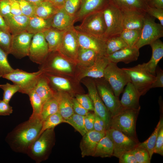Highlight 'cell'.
Instances as JSON below:
<instances>
[{
  "instance_id": "6da1fadb",
  "label": "cell",
  "mask_w": 163,
  "mask_h": 163,
  "mask_svg": "<svg viewBox=\"0 0 163 163\" xmlns=\"http://www.w3.org/2000/svg\"><path fill=\"white\" fill-rule=\"evenodd\" d=\"M43 121L41 117H30L16 126L7 135L5 141L16 152L26 154L31 144L38 136Z\"/></svg>"
},
{
  "instance_id": "7a4b0ae2",
  "label": "cell",
  "mask_w": 163,
  "mask_h": 163,
  "mask_svg": "<svg viewBox=\"0 0 163 163\" xmlns=\"http://www.w3.org/2000/svg\"><path fill=\"white\" fill-rule=\"evenodd\" d=\"M54 128L45 130L29 148L26 154L36 163L47 158L54 142Z\"/></svg>"
},
{
  "instance_id": "3957f363",
  "label": "cell",
  "mask_w": 163,
  "mask_h": 163,
  "mask_svg": "<svg viewBox=\"0 0 163 163\" xmlns=\"http://www.w3.org/2000/svg\"><path fill=\"white\" fill-rule=\"evenodd\" d=\"M140 110L124 108L118 114L111 117L110 128L117 130L139 142L136 134V124Z\"/></svg>"
},
{
  "instance_id": "277c9868",
  "label": "cell",
  "mask_w": 163,
  "mask_h": 163,
  "mask_svg": "<svg viewBox=\"0 0 163 163\" xmlns=\"http://www.w3.org/2000/svg\"><path fill=\"white\" fill-rule=\"evenodd\" d=\"M123 69L128 75L130 82L141 96L145 95L151 89L155 80V76L147 69L145 63Z\"/></svg>"
},
{
  "instance_id": "5b68a950",
  "label": "cell",
  "mask_w": 163,
  "mask_h": 163,
  "mask_svg": "<svg viewBox=\"0 0 163 163\" xmlns=\"http://www.w3.org/2000/svg\"><path fill=\"white\" fill-rule=\"evenodd\" d=\"M102 12L106 26L105 38L119 36L124 30L122 12L109 3Z\"/></svg>"
},
{
  "instance_id": "8992f818",
  "label": "cell",
  "mask_w": 163,
  "mask_h": 163,
  "mask_svg": "<svg viewBox=\"0 0 163 163\" xmlns=\"http://www.w3.org/2000/svg\"><path fill=\"white\" fill-rule=\"evenodd\" d=\"M43 73L39 70L36 72H28L16 69L2 77L18 85L20 88L19 92L28 94L34 90L39 77Z\"/></svg>"
},
{
  "instance_id": "52a82bcc",
  "label": "cell",
  "mask_w": 163,
  "mask_h": 163,
  "mask_svg": "<svg viewBox=\"0 0 163 163\" xmlns=\"http://www.w3.org/2000/svg\"><path fill=\"white\" fill-rule=\"evenodd\" d=\"M81 21L80 24L74 26L76 30L106 40V26L102 11L87 15Z\"/></svg>"
},
{
  "instance_id": "ba28073f",
  "label": "cell",
  "mask_w": 163,
  "mask_h": 163,
  "mask_svg": "<svg viewBox=\"0 0 163 163\" xmlns=\"http://www.w3.org/2000/svg\"><path fill=\"white\" fill-rule=\"evenodd\" d=\"M117 63L110 62L105 69L104 78L109 84L115 95L119 97L124 86L130 82L129 77Z\"/></svg>"
},
{
  "instance_id": "9c48e42d",
  "label": "cell",
  "mask_w": 163,
  "mask_h": 163,
  "mask_svg": "<svg viewBox=\"0 0 163 163\" xmlns=\"http://www.w3.org/2000/svg\"><path fill=\"white\" fill-rule=\"evenodd\" d=\"M163 37V26L146 12L140 38L134 46L139 49Z\"/></svg>"
},
{
  "instance_id": "30bf717a",
  "label": "cell",
  "mask_w": 163,
  "mask_h": 163,
  "mask_svg": "<svg viewBox=\"0 0 163 163\" xmlns=\"http://www.w3.org/2000/svg\"><path fill=\"white\" fill-rule=\"evenodd\" d=\"M105 81L97 80L95 82L99 96L112 117L121 112L124 108L119 97L115 95L109 84Z\"/></svg>"
},
{
  "instance_id": "8fae6325",
  "label": "cell",
  "mask_w": 163,
  "mask_h": 163,
  "mask_svg": "<svg viewBox=\"0 0 163 163\" xmlns=\"http://www.w3.org/2000/svg\"><path fill=\"white\" fill-rule=\"evenodd\" d=\"M105 133L113 142V156L118 158L124 152L130 151L137 146L139 142L113 128L108 129Z\"/></svg>"
},
{
  "instance_id": "7c38bea8",
  "label": "cell",
  "mask_w": 163,
  "mask_h": 163,
  "mask_svg": "<svg viewBox=\"0 0 163 163\" xmlns=\"http://www.w3.org/2000/svg\"><path fill=\"white\" fill-rule=\"evenodd\" d=\"M79 48L76 31L74 26L64 30L58 51L65 57L77 60Z\"/></svg>"
},
{
  "instance_id": "4fadbf2b",
  "label": "cell",
  "mask_w": 163,
  "mask_h": 163,
  "mask_svg": "<svg viewBox=\"0 0 163 163\" xmlns=\"http://www.w3.org/2000/svg\"><path fill=\"white\" fill-rule=\"evenodd\" d=\"M49 53L48 45L43 33L34 34L31 41L28 56L30 60L40 65Z\"/></svg>"
},
{
  "instance_id": "5bb4252c",
  "label": "cell",
  "mask_w": 163,
  "mask_h": 163,
  "mask_svg": "<svg viewBox=\"0 0 163 163\" xmlns=\"http://www.w3.org/2000/svg\"><path fill=\"white\" fill-rule=\"evenodd\" d=\"M85 84L88 90V95L93 102L94 113L104 121L107 130L110 127L111 117L109 112L99 96L95 82L91 81Z\"/></svg>"
},
{
  "instance_id": "9a60e30c",
  "label": "cell",
  "mask_w": 163,
  "mask_h": 163,
  "mask_svg": "<svg viewBox=\"0 0 163 163\" xmlns=\"http://www.w3.org/2000/svg\"><path fill=\"white\" fill-rule=\"evenodd\" d=\"M34 35L25 31L12 35L9 54L19 59L28 56Z\"/></svg>"
},
{
  "instance_id": "2e32d148",
  "label": "cell",
  "mask_w": 163,
  "mask_h": 163,
  "mask_svg": "<svg viewBox=\"0 0 163 163\" xmlns=\"http://www.w3.org/2000/svg\"><path fill=\"white\" fill-rule=\"evenodd\" d=\"M76 31L80 47L92 50L99 55L106 56L105 40L76 30Z\"/></svg>"
},
{
  "instance_id": "e0dca14e",
  "label": "cell",
  "mask_w": 163,
  "mask_h": 163,
  "mask_svg": "<svg viewBox=\"0 0 163 163\" xmlns=\"http://www.w3.org/2000/svg\"><path fill=\"white\" fill-rule=\"evenodd\" d=\"M105 135V133L93 130L83 136L80 144L82 157L93 156L98 143Z\"/></svg>"
},
{
  "instance_id": "ac0fdd59",
  "label": "cell",
  "mask_w": 163,
  "mask_h": 163,
  "mask_svg": "<svg viewBox=\"0 0 163 163\" xmlns=\"http://www.w3.org/2000/svg\"><path fill=\"white\" fill-rule=\"evenodd\" d=\"M109 3L108 0H82L75 17V22L81 21L89 14L102 11Z\"/></svg>"
},
{
  "instance_id": "d6986e66",
  "label": "cell",
  "mask_w": 163,
  "mask_h": 163,
  "mask_svg": "<svg viewBox=\"0 0 163 163\" xmlns=\"http://www.w3.org/2000/svg\"><path fill=\"white\" fill-rule=\"evenodd\" d=\"M141 96L133 84L129 82L126 85L120 102L124 109H140L139 99Z\"/></svg>"
},
{
  "instance_id": "ffe728a7",
  "label": "cell",
  "mask_w": 163,
  "mask_h": 163,
  "mask_svg": "<svg viewBox=\"0 0 163 163\" xmlns=\"http://www.w3.org/2000/svg\"><path fill=\"white\" fill-rule=\"evenodd\" d=\"M122 12L124 29L142 30L146 12L137 10H129Z\"/></svg>"
},
{
  "instance_id": "44dd1931",
  "label": "cell",
  "mask_w": 163,
  "mask_h": 163,
  "mask_svg": "<svg viewBox=\"0 0 163 163\" xmlns=\"http://www.w3.org/2000/svg\"><path fill=\"white\" fill-rule=\"evenodd\" d=\"M139 50L135 46L127 47L106 56L111 62L128 63L138 59L139 54Z\"/></svg>"
},
{
  "instance_id": "7402d4cb",
  "label": "cell",
  "mask_w": 163,
  "mask_h": 163,
  "mask_svg": "<svg viewBox=\"0 0 163 163\" xmlns=\"http://www.w3.org/2000/svg\"><path fill=\"white\" fill-rule=\"evenodd\" d=\"M110 62L106 56L98 55L94 63L84 71L82 77H88L96 79L104 78L105 69Z\"/></svg>"
},
{
  "instance_id": "603a6c76",
  "label": "cell",
  "mask_w": 163,
  "mask_h": 163,
  "mask_svg": "<svg viewBox=\"0 0 163 163\" xmlns=\"http://www.w3.org/2000/svg\"><path fill=\"white\" fill-rule=\"evenodd\" d=\"M75 23V18L68 14L63 7L52 17L51 27L64 31L73 28Z\"/></svg>"
},
{
  "instance_id": "cb8c5ba5",
  "label": "cell",
  "mask_w": 163,
  "mask_h": 163,
  "mask_svg": "<svg viewBox=\"0 0 163 163\" xmlns=\"http://www.w3.org/2000/svg\"><path fill=\"white\" fill-rule=\"evenodd\" d=\"M12 35L26 31L29 17L23 15L10 14L4 18Z\"/></svg>"
},
{
  "instance_id": "d4e9b609",
  "label": "cell",
  "mask_w": 163,
  "mask_h": 163,
  "mask_svg": "<svg viewBox=\"0 0 163 163\" xmlns=\"http://www.w3.org/2000/svg\"><path fill=\"white\" fill-rule=\"evenodd\" d=\"M152 49V55L150 60L145 63L147 69L152 74L155 75V71L158 63L163 57V43L158 39L150 45Z\"/></svg>"
},
{
  "instance_id": "484cf974",
  "label": "cell",
  "mask_w": 163,
  "mask_h": 163,
  "mask_svg": "<svg viewBox=\"0 0 163 163\" xmlns=\"http://www.w3.org/2000/svg\"><path fill=\"white\" fill-rule=\"evenodd\" d=\"M122 11L137 10L146 12L148 7L146 0H108Z\"/></svg>"
},
{
  "instance_id": "4316f807",
  "label": "cell",
  "mask_w": 163,
  "mask_h": 163,
  "mask_svg": "<svg viewBox=\"0 0 163 163\" xmlns=\"http://www.w3.org/2000/svg\"><path fill=\"white\" fill-rule=\"evenodd\" d=\"M64 31L51 27L43 32L47 43L49 52L58 51Z\"/></svg>"
},
{
  "instance_id": "83f0119b",
  "label": "cell",
  "mask_w": 163,
  "mask_h": 163,
  "mask_svg": "<svg viewBox=\"0 0 163 163\" xmlns=\"http://www.w3.org/2000/svg\"><path fill=\"white\" fill-rule=\"evenodd\" d=\"M49 81L43 73L39 77L34 91L40 98L43 104L56 93L50 87Z\"/></svg>"
},
{
  "instance_id": "f1b7e54d",
  "label": "cell",
  "mask_w": 163,
  "mask_h": 163,
  "mask_svg": "<svg viewBox=\"0 0 163 163\" xmlns=\"http://www.w3.org/2000/svg\"><path fill=\"white\" fill-rule=\"evenodd\" d=\"M52 18L46 19L35 15L29 17L26 31L33 34L43 32L51 27Z\"/></svg>"
},
{
  "instance_id": "f546056e",
  "label": "cell",
  "mask_w": 163,
  "mask_h": 163,
  "mask_svg": "<svg viewBox=\"0 0 163 163\" xmlns=\"http://www.w3.org/2000/svg\"><path fill=\"white\" fill-rule=\"evenodd\" d=\"M113 145L108 136L106 134L100 140L96 147L93 157L102 158L113 156Z\"/></svg>"
},
{
  "instance_id": "4dcf8cb0",
  "label": "cell",
  "mask_w": 163,
  "mask_h": 163,
  "mask_svg": "<svg viewBox=\"0 0 163 163\" xmlns=\"http://www.w3.org/2000/svg\"><path fill=\"white\" fill-rule=\"evenodd\" d=\"M35 4L34 15L44 19L52 18L59 9L47 1L44 0Z\"/></svg>"
},
{
  "instance_id": "1f68e13d",
  "label": "cell",
  "mask_w": 163,
  "mask_h": 163,
  "mask_svg": "<svg viewBox=\"0 0 163 163\" xmlns=\"http://www.w3.org/2000/svg\"><path fill=\"white\" fill-rule=\"evenodd\" d=\"M58 93V112L64 120H66L74 113L72 98L67 94L60 92Z\"/></svg>"
},
{
  "instance_id": "d6a6232c",
  "label": "cell",
  "mask_w": 163,
  "mask_h": 163,
  "mask_svg": "<svg viewBox=\"0 0 163 163\" xmlns=\"http://www.w3.org/2000/svg\"><path fill=\"white\" fill-rule=\"evenodd\" d=\"M58 111L59 93L56 92L52 97L43 103L41 118L43 121L49 116L58 112Z\"/></svg>"
},
{
  "instance_id": "836d02e7",
  "label": "cell",
  "mask_w": 163,
  "mask_h": 163,
  "mask_svg": "<svg viewBox=\"0 0 163 163\" xmlns=\"http://www.w3.org/2000/svg\"><path fill=\"white\" fill-rule=\"evenodd\" d=\"M156 127L150 136L145 141L142 142H139L137 146L146 149L148 152L151 159L154 153V149L158 133L161 127L163 126L162 117L160 118Z\"/></svg>"
},
{
  "instance_id": "e575fe53",
  "label": "cell",
  "mask_w": 163,
  "mask_h": 163,
  "mask_svg": "<svg viewBox=\"0 0 163 163\" xmlns=\"http://www.w3.org/2000/svg\"><path fill=\"white\" fill-rule=\"evenodd\" d=\"M127 47L126 43L120 36L109 38L105 41V56H107Z\"/></svg>"
},
{
  "instance_id": "d590c367",
  "label": "cell",
  "mask_w": 163,
  "mask_h": 163,
  "mask_svg": "<svg viewBox=\"0 0 163 163\" xmlns=\"http://www.w3.org/2000/svg\"><path fill=\"white\" fill-rule=\"evenodd\" d=\"M98 55L92 50L79 46L77 60L81 64L89 66L94 63Z\"/></svg>"
},
{
  "instance_id": "8d00e7d4",
  "label": "cell",
  "mask_w": 163,
  "mask_h": 163,
  "mask_svg": "<svg viewBox=\"0 0 163 163\" xmlns=\"http://www.w3.org/2000/svg\"><path fill=\"white\" fill-rule=\"evenodd\" d=\"M141 30L124 29L120 36L124 40L128 47H133L140 38Z\"/></svg>"
},
{
  "instance_id": "74e56055",
  "label": "cell",
  "mask_w": 163,
  "mask_h": 163,
  "mask_svg": "<svg viewBox=\"0 0 163 163\" xmlns=\"http://www.w3.org/2000/svg\"><path fill=\"white\" fill-rule=\"evenodd\" d=\"M64 123L72 126L82 136L88 132L85 125L84 116L74 113L69 118L64 120Z\"/></svg>"
},
{
  "instance_id": "f35d334b",
  "label": "cell",
  "mask_w": 163,
  "mask_h": 163,
  "mask_svg": "<svg viewBox=\"0 0 163 163\" xmlns=\"http://www.w3.org/2000/svg\"><path fill=\"white\" fill-rule=\"evenodd\" d=\"M44 74L49 82L57 90L63 91H68L71 90L70 83L66 79L57 75Z\"/></svg>"
},
{
  "instance_id": "ab89813d",
  "label": "cell",
  "mask_w": 163,
  "mask_h": 163,
  "mask_svg": "<svg viewBox=\"0 0 163 163\" xmlns=\"http://www.w3.org/2000/svg\"><path fill=\"white\" fill-rule=\"evenodd\" d=\"M27 95L29 96L33 109L32 113L30 117H40L43 105L40 98L34 90L30 92Z\"/></svg>"
},
{
  "instance_id": "60d3db41",
  "label": "cell",
  "mask_w": 163,
  "mask_h": 163,
  "mask_svg": "<svg viewBox=\"0 0 163 163\" xmlns=\"http://www.w3.org/2000/svg\"><path fill=\"white\" fill-rule=\"evenodd\" d=\"M64 120L59 112L49 116L43 121L42 128L38 136L45 130L54 128L59 124L64 123Z\"/></svg>"
},
{
  "instance_id": "b9f144b4",
  "label": "cell",
  "mask_w": 163,
  "mask_h": 163,
  "mask_svg": "<svg viewBox=\"0 0 163 163\" xmlns=\"http://www.w3.org/2000/svg\"><path fill=\"white\" fill-rule=\"evenodd\" d=\"M0 88L3 91V100L9 103L13 95L20 90L19 86L16 84L8 83L0 85Z\"/></svg>"
},
{
  "instance_id": "7bdbcfd3",
  "label": "cell",
  "mask_w": 163,
  "mask_h": 163,
  "mask_svg": "<svg viewBox=\"0 0 163 163\" xmlns=\"http://www.w3.org/2000/svg\"><path fill=\"white\" fill-rule=\"evenodd\" d=\"M130 151L135 157L137 163H150L149 153L145 149L137 146Z\"/></svg>"
},
{
  "instance_id": "ee69618b",
  "label": "cell",
  "mask_w": 163,
  "mask_h": 163,
  "mask_svg": "<svg viewBox=\"0 0 163 163\" xmlns=\"http://www.w3.org/2000/svg\"><path fill=\"white\" fill-rule=\"evenodd\" d=\"M12 35L8 31L0 29V48L9 54Z\"/></svg>"
},
{
  "instance_id": "f6af8a7d",
  "label": "cell",
  "mask_w": 163,
  "mask_h": 163,
  "mask_svg": "<svg viewBox=\"0 0 163 163\" xmlns=\"http://www.w3.org/2000/svg\"><path fill=\"white\" fill-rule=\"evenodd\" d=\"M8 54L0 48V75L2 76L10 73L14 69L8 61Z\"/></svg>"
},
{
  "instance_id": "bcb514c9",
  "label": "cell",
  "mask_w": 163,
  "mask_h": 163,
  "mask_svg": "<svg viewBox=\"0 0 163 163\" xmlns=\"http://www.w3.org/2000/svg\"><path fill=\"white\" fill-rule=\"evenodd\" d=\"M22 14L29 17L34 15L35 4L27 0H17Z\"/></svg>"
},
{
  "instance_id": "7dc6e473",
  "label": "cell",
  "mask_w": 163,
  "mask_h": 163,
  "mask_svg": "<svg viewBox=\"0 0 163 163\" xmlns=\"http://www.w3.org/2000/svg\"><path fill=\"white\" fill-rule=\"evenodd\" d=\"M81 0H65L63 8L68 14L75 17L80 7Z\"/></svg>"
},
{
  "instance_id": "c3c4849f",
  "label": "cell",
  "mask_w": 163,
  "mask_h": 163,
  "mask_svg": "<svg viewBox=\"0 0 163 163\" xmlns=\"http://www.w3.org/2000/svg\"><path fill=\"white\" fill-rule=\"evenodd\" d=\"M76 99L86 109L89 111H94L92 101L89 95L87 94L77 95Z\"/></svg>"
},
{
  "instance_id": "681fc988",
  "label": "cell",
  "mask_w": 163,
  "mask_h": 163,
  "mask_svg": "<svg viewBox=\"0 0 163 163\" xmlns=\"http://www.w3.org/2000/svg\"><path fill=\"white\" fill-rule=\"evenodd\" d=\"M154 153L163 155V126L158 131L154 149Z\"/></svg>"
},
{
  "instance_id": "f907efd6",
  "label": "cell",
  "mask_w": 163,
  "mask_h": 163,
  "mask_svg": "<svg viewBox=\"0 0 163 163\" xmlns=\"http://www.w3.org/2000/svg\"><path fill=\"white\" fill-rule=\"evenodd\" d=\"M146 13L151 16L157 19L163 26V8L148 7Z\"/></svg>"
},
{
  "instance_id": "816d5d0a",
  "label": "cell",
  "mask_w": 163,
  "mask_h": 163,
  "mask_svg": "<svg viewBox=\"0 0 163 163\" xmlns=\"http://www.w3.org/2000/svg\"><path fill=\"white\" fill-rule=\"evenodd\" d=\"M155 80L152 83L151 88L163 87V71L157 66L155 71Z\"/></svg>"
},
{
  "instance_id": "f5cc1de1",
  "label": "cell",
  "mask_w": 163,
  "mask_h": 163,
  "mask_svg": "<svg viewBox=\"0 0 163 163\" xmlns=\"http://www.w3.org/2000/svg\"><path fill=\"white\" fill-rule=\"evenodd\" d=\"M95 120L94 113L90 112L84 116V121L85 127L88 132L94 130V125Z\"/></svg>"
},
{
  "instance_id": "db71d44e",
  "label": "cell",
  "mask_w": 163,
  "mask_h": 163,
  "mask_svg": "<svg viewBox=\"0 0 163 163\" xmlns=\"http://www.w3.org/2000/svg\"><path fill=\"white\" fill-rule=\"evenodd\" d=\"M72 102L74 113L85 116L88 113L89 111L85 108L76 98H72Z\"/></svg>"
},
{
  "instance_id": "11a10c76",
  "label": "cell",
  "mask_w": 163,
  "mask_h": 163,
  "mask_svg": "<svg viewBox=\"0 0 163 163\" xmlns=\"http://www.w3.org/2000/svg\"><path fill=\"white\" fill-rule=\"evenodd\" d=\"M118 158L120 163H137L135 157L130 151L122 154Z\"/></svg>"
},
{
  "instance_id": "9f6ffc18",
  "label": "cell",
  "mask_w": 163,
  "mask_h": 163,
  "mask_svg": "<svg viewBox=\"0 0 163 163\" xmlns=\"http://www.w3.org/2000/svg\"><path fill=\"white\" fill-rule=\"evenodd\" d=\"M10 14L9 0H0V14L4 18Z\"/></svg>"
},
{
  "instance_id": "6f0895ef",
  "label": "cell",
  "mask_w": 163,
  "mask_h": 163,
  "mask_svg": "<svg viewBox=\"0 0 163 163\" xmlns=\"http://www.w3.org/2000/svg\"><path fill=\"white\" fill-rule=\"evenodd\" d=\"M12 107L3 100H0V116L9 115L13 112Z\"/></svg>"
},
{
  "instance_id": "680465c9",
  "label": "cell",
  "mask_w": 163,
  "mask_h": 163,
  "mask_svg": "<svg viewBox=\"0 0 163 163\" xmlns=\"http://www.w3.org/2000/svg\"><path fill=\"white\" fill-rule=\"evenodd\" d=\"M11 14L17 15L22 14L19 3L17 0H9Z\"/></svg>"
},
{
  "instance_id": "91938a15",
  "label": "cell",
  "mask_w": 163,
  "mask_h": 163,
  "mask_svg": "<svg viewBox=\"0 0 163 163\" xmlns=\"http://www.w3.org/2000/svg\"><path fill=\"white\" fill-rule=\"evenodd\" d=\"M146 1L148 6L163 8V0H146Z\"/></svg>"
},
{
  "instance_id": "94428289",
  "label": "cell",
  "mask_w": 163,
  "mask_h": 163,
  "mask_svg": "<svg viewBox=\"0 0 163 163\" xmlns=\"http://www.w3.org/2000/svg\"><path fill=\"white\" fill-rule=\"evenodd\" d=\"M94 129L97 132L103 133H105L107 130L106 129L102 126L99 123L95 114Z\"/></svg>"
},
{
  "instance_id": "6125c7cd",
  "label": "cell",
  "mask_w": 163,
  "mask_h": 163,
  "mask_svg": "<svg viewBox=\"0 0 163 163\" xmlns=\"http://www.w3.org/2000/svg\"><path fill=\"white\" fill-rule=\"evenodd\" d=\"M50 2L59 9L63 7L65 0H45Z\"/></svg>"
},
{
  "instance_id": "be15d7a7",
  "label": "cell",
  "mask_w": 163,
  "mask_h": 163,
  "mask_svg": "<svg viewBox=\"0 0 163 163\" xmlns=\"http://www.w3.org/2000/svg\"><path fill=\"white\" fill-rule=\"evenodd\" d=\"M0 29L10 32L3 17L0 14Z\"/></svg>"
},
{
  "instance_id": "e7e4bbea",
  "label": "cell",
  "mask_w": 163,
  "mask_h": 163,
  "mask_svg": "<svg viewBox=\"0 0 163 163\" xmlns=\"http://www.w3.org/2000/svg\"><path fill=\"white\" fill-rule=\"evenodd\" d=\"M35 4L45 0H27Z\"/></svg>"
},
{
  "instance_id": "03108f58",
  "label": "cell",
  "mask_w": 163,
  "mask_h": 163,
  "mask_svg": "<svg viewBox=\"0 0 163 163\" xmlns=\"http://www.w3.org/2000/svg\"><path fill=\"white\" fill-rule=\"evenodd\" d=\"M2 77V76L1 75H0V78Z\"/></svg>"
}]
</instances>
